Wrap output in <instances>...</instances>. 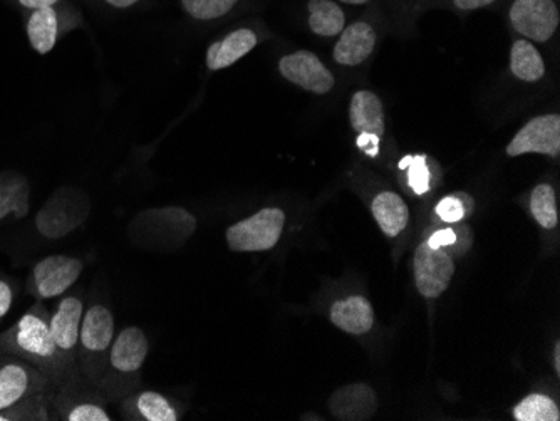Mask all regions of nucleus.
Segmentation results:
<instances>
[{"mask_svg":"<svg viewBox=\"0 0 560 421\" xmlns=\"http://www.w3.org/2000/svg\"><path fill=\"white\" fill-rule=\"evenodd\" d=\"M49 316L43 304H34L24 316L19 317L14 326L0 332V354L27 361L49 379L50 386L59 388L80 373L71 370L59 354L50 336Z\"/></svg>","mask_w":560,"mask_h":421,"instance_id":"f257e3e1","label":"nucleus"},{"mask_svg":"<svg viewBox=\"0 0 560 421\" xmlns=\"http://www.w3.org/2000/svg\"><path fill=\"white\" fill-rule=\"evenodd\" d=\"M148 351L150 344L143 329L128 326L115 335L105 375L96 383V388L106 401H121L125 396L140 388V371L147 361Z\"/></svg>","mask_w":560,"mask_h":421,"instance_id":"f03ea898","label":"nucleus"},{"mask_svg":"<svg viewBox=\"0 0 560 421\" xmlns=\"http://www.w3.org/2000/svg\"><path fill=\"white\" fill-rule=\"evenodd\" d=\"M115 328V317L105 304H91L84 309L75 363L80 375L94 386L105 375L109 348L116 335Z\"/></svg>","mask_w":560,"mask_h":421,"instance_id":"7ed1b4c3","label":"nucleus"},{"mask_svg":"<svg viewBox=\"0 0 560 421\" xmlns=\"http://www.w3.org/2000/svg\"><path fill=\"white\" fill-rule=\"evenodd\" d=\"M90 210V198L83 190L74 187L59 188L37 212V232L49 241H58L81 227Z\"/></svg>","mask_w":560,"mask_h":421,"instance_id":"20e7f679","label":"nucleus"},{"mask_svg":"<svg viewBox=\"0 0 560 421\" xmlns=\"http://www.w3.org/2000/svg\"><path fill=\"white\" fill-rule=\"evenodd\" d=\"M24 15L25 36L37 55H49L59 39L81 26V12L69 2L61 0L59 4L22 12Z\"/></svg>","mask_w":560,"mask_h":421,"instance_id":"39448f33","label":"nucleus"},{"mask_svg":"<svg viewBox=\"0 0 560 421\" xmlns=\"http://www.w3.org/2000/svg\"><path fill=\"white\" fill-rule=\"evenodd\" d=\"M284 225V210L267 207L226 229V244L234 253H267L279 244Z\"/></svg>","mask_w":560,"mask_h":421,"instance_id":"423d86ee","label":"nucleus"},{"mask_svg":"<svg viewBox=\"0 0 560 421\" xmlns=\"http://www.w3.org/2000/svg\"><path fill=\"white\" fill-rule=\"evenodd\" d=\"M106 404L105 396L93 383L75 375L56 388L52 414L65 421H112Z\"/></svg>","mask_w":560,"mask_h":421,"instance_id":"0eeeda50","label":"nucleus"},{"mask_svg":"<svg viewBox=\"0 0 560 421\" xmlns=\"http://www.w3.org/2000/svg\"><path fill=\"white\" fill-rule=\"evenodd\" d=\"M83 260L65 254L44 257L34 266L30 292L37 301L55 300L65 295L83 274Z\"/></svg>","mask_w":560,"mask_h":421,"instance_id":"6e6552de","label":"nucleus"},{"mask_svg":"<svg viewBox=\"0 0 560 421\" xmlns=\"http://www.w3.org/2000/svg\"><path fill=\"white\" fill-rule=\"evenodd\" d=\"M56 389L49 379L27 361L0 354V410L12 407L27 396Z\"/></svg>","mask_w":560,"mask_h":421,"instance_id":"1a4fd4ad","label":"nucleus"},{"mask_svg":"<svg viewBox=\"0 0 560 421\" xmlns=\"http://www.w3.org/2000/svg\"><path fill=\"white\" fill-rule=\"evenodd\" d=\"M84 316V301L78 294H69L59 301L55 313L49 316L50 336L55 339L59 354L71 370L78 371V346H80L81 323Z\"/></svg>","mask_w":560,"mask_h":421,"instance_id":"9d476101","label":"nucleus"},{"mask_svg":"<svg viewBox=\"0 0 560 421\" xmlns=\"http://www.w3.org/2000/svg\"><path fill=\"white\" fill-rule=\"evenodd\" d=\"M455 274V262L448 250L431 247L428 242L418 245L415 253V282L428 300H436L448 289Z\"/></svg>","mask_w":560,"mask_h":421,"instance_id":"9b49d317","label":"nucleus"},{"mask_svg":"<svg viewBox=\"0 0 560 421\" xmlns=\"http://www.w3.org/2000/svg\"><path fill=\"white\" fill-rule=\"evenodd\" d=\"M511 21L517 33L537 43H547L559 27V9L553 0H515Z\"/></svg>","mask_w":560,"mask_h":421,"instance_id":"f8f14e48","label":"nucleus"},{"mask_svg":"<svg viewBox=\"0 0 560 421\" xmlns=\"http://www.w3.org/2000/svg\"><path fill=\"white\" fill-rule=\"evenodd\" d=\"M525 153L559 156L560 153V116L544 115L530 121L515 135L506 147V155L521 156Z\"/></svg>","mask_w":560,"mask_h":421,"instance_id":"ddd939ff","label":"nucleus"},{"mask_svg":"<svg viewBox=\"0 0 560 421\" xmlns=\"http://www.w3.org/2000/svg\"><path fill=\"white\" fill-rule=\"evenodd\" d=\"M279 71L289 83L314 94H326L335 87V78L319 58L310 51H298L279 61Z\"/></svg>","mask_w":560,"mask_h":421,"instance_id":"4468645a","label":"nucleus"},{"mask_svg":"<svg viewBox=\"0 0 560 421\" xmlns=\"http://www.w3.org/2000/svg\"><path fill=\"white\" fill-rule=\"evenodd\" d=\"M376 393L368 385H349L332 393L329 410L332 417L346 421L370 420L376 413Z\"/></svg>","mask_w":560,"mask_h":421,"instance_id":"2eb2a0df","label":"nucleus"},{"mask_svg":"<svg viewBox=\"0 0 560 421\" xmlns=\"http://www.w3.org/2000/svg\"><path fill=\"white\" fill-rule=\"evenodd\" d=\"M122 417L135 421H176L178 411L175 405L159 391H133L121 400Z\"/></svg>","mask_w":560,"mask_h":421,"instance_id":"dca6fc26","label":"nucleus"},{"mask_svg":"<svg viewBox=\"0 0 560 421\" xmlns=\"http://www.w3.org/2000/svg\"><path fill=\"white\" fill-rule=\"evenodd\" d=\"M330 320L348 335L363 336L371 331L374 325V311L370 301L361 295H351L342 301H336L330 307Z\"/></svg>","mask_w":560,"mask_h":421,"instance_id":"f3484780","label":"nucleus"},{"mask_svg":"<svg viewBox=\"0 0 560 421\" xmlns=\"http://www.w3.org/2000/svg\"><path fill=\"white\" fill-rule=\"evenodd\" d=\"M259 44V37L252 30H237L223 39L217 40L207 51V68L220 71L241 61Z\"/></svg>","mask_w":560,"mask_h":421,"instance_id":"a211bd4d","label":"nucleus"},{"mask_svg":"<svg viewBox=\"0 0 560 421\" xmlns=\"http://www.w3.org/2000/svg\"><path fill=\"white\" fill-rule=\"evenodd\" d=\"M376 46V33L366 22H354L345 30L335 47V59L341 66H358L370 58Z\"/></svg>","mask_w":560,"mask_h":421,"instance_id":"6ab92c4d","label":"nucleus"},{"mask_svg":"<svg viewBox=\"0 0 560 421\" xmlns=\"http://www.w3.org/2000/svg\"><path fill=\"white\" fill-rule=\"evenodd\" d=\"M31 209V185L22 173L14 169L0 172V220L8 217L24 219Z\"/></svg>","mask_w":560,"mask_h":421,"instance_id":"aec40b11","label":"nucleus"},{"mask_svg":"<svg viewBox=\"0 0 560 421\" xmlns=\"http://www.w3.org/2000/svg\"><path fill=\"white\" fill-rule=\"evenodd\" d=\"M349 119H351V127L360 135H373L380 138L385 133V109L381 105L380 97L371 91H358L352 96Z\"/></svg>","mask_w":560,"mask_h":421,"instance_id":"412c9836","label":"nucleus"},{"mask_svg":"<svg viewBox=\"0 0 560 421\" xmlns=\"http://www.w3.org/2000/svg\"><path fill=\"white\" fill-rule=\"evenodd\" d=\"M374 219L380 224L381 231L388 237H396L405 231L410 219L408 207L402 202V198L395 191H381L373 200Z\"/></svg>","mask_w":560,"mask_h":421,"instance_id":"4be33fe9","label":"nucleus"},{"mask_svg":"<svg viewBox=\"0 0 560 421\" xmlns=\"http://www.w3.org/2000/svg\"><path fill=\"white\" fill-rule=\"evenodd\" d=\"M511 69L514 77L525 83H537L546 72L542 56L534 44L527 40H515L511 52Z\"/></svg>","mask_w":560,"mask_h":421,"instance_id":"5701e85b","label":"nucleus"},{"mask_svg":"<svg viewBox=\"0 0 560 421\" xmlns=\"http://www.w3.org/2000/svg\"><path fill=\"white\" fill-rule=\"evenodd\" d=\"M307 9L311 31L317 36L332 37L345 30V12L332 0H310Z\"/></svg>","mask_w":560,"mask_h":421,"instance_id":"b1692460","label":"nucleus"},{"mask_svg":"<svg viewBox=\"0 0 560 421\" xmlns=\"http://www.w3.org/2000/svg\"><path fill=\"white\" fill-rule=\"evenodd\" d=\"M52 391L39 393V395L27 396L24 400L18 401L12 407L0 410V421H46L52 420L55 414L50 413L52 408Z\"/></svg>","mask_w":560,"mask_h":421,"instance_id":"393cba45","label":"nucleus"},{"mask_svg":"<svg viewBox=\"0 0 560 421\" xmlns=\"http://www.w3.org/2000/svg\"><path fill=\"white\" fill-rule=\"evenodd\" d=\"M514 418L517 421H559L560 411L549 396L534 393L514 408Z\"/></svg>","mask_w":560,"mask_h":421,"instance_id":"a878e982","label":"nucleus"},{"mask_svg":"<svg viewBox=\"0 0 560 421\" xmlns=\"http://www.w3.org/2000/svg\"><path fill=\"white\" fill-rule=\"evenodd\" d=\"M530 212L540 227L547 229V231L557 227L559 215H557L556 194L550 185H539L536 190L532 191Z\"/></svg>","mask_w":560,"mask_h":421,"instance_id":"bb28decb","label":"nucleus"},{"mask_svg":"<svg viewBox=\"0 0 560 421\" xmlns=\"http://www.w3.org/2000/svg\"><path fill=\"white\" fill-rule=\"evenodd\" d=\"M241 0H180L182 9L195 21H215L229 15Z\"/></svg>","mask_w":560,"mask_h":421,"instance_id":"cd10ccee","label":"nucleus"},{"mask_svg":"<svg viewBox=\"0 0 560 421\" xmlns=\"http://www.w3.org/2000/svg\"><path fill=\"white\" fill-rule=\"evenodd\" d=\"M402 166H408V185L415 194L423 195L430 190V172H428L427 159L424 156H408L402 160Z\"/></svg>","mask_w":560,"mask_h":421,"instance_id":"c85d7f7f","label":"nucleus"},{"mask_svg":"<svg viewBox=\"0 0 560 421\" xmlns=\"http://www.w3.org/2000/svg\"><path fill=\"white\" fill-rule=\"evenodd\" d=\"M435 212L443 222L456 224V222H460L464 219L465 213H467V207H465V202H462V195H450V197L440 200Z\"/></svg>","mask_w":560,"mask_h":421,"instance_id":"c756f323","label":"nucleus"},{"mask_svg":"<svg viewBox=\"0 0 560 421\" xmlns=\"http://www.w3.org/2000/svg\"><path fill=\"white\" fill-rule=\"evenodd\" d=\"M427 242L431 247L448 249V247H455L456 242H458V235H456L455 229H442V231L431 235Z\"/></svg>","mask_w":560,"mask_h":421,"instance_id":"7c9ffc66","label":"nucleus"},{"mask_svg":"<svg viewBox=\"0 0 560 421\" xmlns=\"http://www.w3.org/2000/svg\"><path fill=\"white\" fill-rule=\"evenodd\" d=\"M12 303H14V291H12L9 282L0 279V319H4L8 316Z\"/></svg>","mask_w":560,"mask_h":421,"instance_id":"2f4dec72","label":"nucleus"},{"mask_svg":"<svg viewBox=\"0 0 560 421\" xmlns=\"http://www.w3.org/2000/svg\"><path fill=\"white\" fill-rule=\"evenodd\" d=\"M12 4L21 12L34 11V9L47 8L59 4L61 0H11Z\"/></svg>","mask_w":560,"mask_h":421,"instance_id":"473e14b6","label":"nucleus"},{"mask_svg":"<svg viewBox=\"0 0 560 421\" xmlns=\"http://www.w3.org/2000/svg\"><path fill=\"white\" fill-rule=\"evenodd\" d=\"M100 2L112 11H130L141 4L143 0H100Z\"/></svg>","mask_w":560,"mask_h":421,"instance_id":"72a5a7b5","label":"nucleus"},{"mask_svg":"<svg viewBox=\"0 0 560 421\" xmlns=\"http://www.w3.org/2000/svg\"><path fill=\"white\" fill-rule=\"evenodd\" d=\"M492 2H495V0H455V5L462 11H474V9L486 8Z\"/></svg>","mask_w":560,"mask_h":421,"instance_id":"f704fd0d","label":"nucleus"},{"mask_svg":"<svg viewBox=\"0 0 560 421\" xmlns=\"http://www.w3.org/2000/svg\"><path fill=\"white\" fill-rule=\"evenodd\" d=\"M346 4H366L368 0H341Z\"/></svg>","mask_w":560,"mask_h":421,"instance_id":"c9c22d12","label":"nucleus"},{"mask_svg":"<svg viewBox=\"0 0 560 421\" xmlns=\"http://www.w3.org/2000/svg\"><path fill=\"white\" fill-rule=\"evenodd\" d=\"M556 367H557V371H559V367H560V364H559V344H557V348H556Z\"/></svg>","mask_w":560,"mask_h":421,"instance_id":"e433bc0d","label":"nucleus"}]
</instances>
